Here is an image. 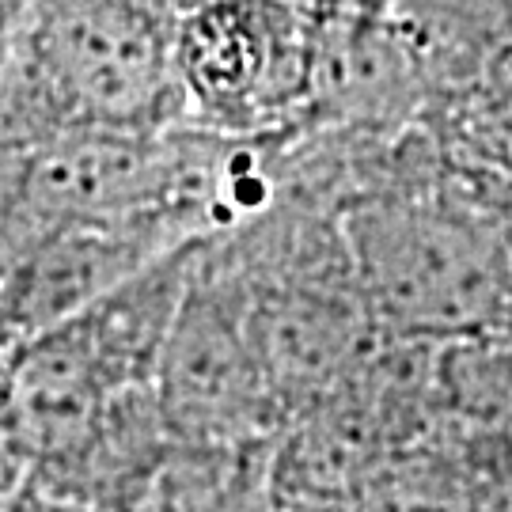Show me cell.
<instances>
[{
  "label": "cell",
  "mask_w": 512,
  "mask_h": 512,
  "mask_svg": "<svg viewBox=\"0 0 512 512\" xmlns=\"http://www.w3.org/2000/svg\"><path fill=\"white\" fill-rule=\"evenodd\" d=\"M175 46L145 0H35L0 73V148L171 129L186 99Z\"/></svg>",
  "instance_id": "cell-1"
},
{
  "label": "cell",
  "mask_w": 512,
  "mask_h": 512,
  "mask_svg": "<svg viewBox=\"0 0 512 512\" xmlns=\"http://www.w3.org/2000/svg\"><path fill=\"white\" fill-rule=\"evenodd\" d=\"M342 236L368 315L391 334L490 342L512 327V239L456 198H368Z\"/></svg>",
  "instance_id": "cell-2"
},
{
  "label": "cell",
  "mask_w": 512,
  "mask_h": 512,
  "mask_svg": "<svg viewBox=\"0 0 512 512\" xmlns=\"http://www.w3.org/2000/svg\"><path fill=\"white\" fill-rule=\"evenodd\" d=\"M175 57L186 99L220 137H266L311 103L315 35L285 0H205Z\"/></svg>",
  "instance_id": "cell-3"
},
{
  "label": "cell",
  "mask_w": 512,
  "mask_h": 512,
  "mask_svg": "<svg viewBox=\"0 0 512 512\" xmlns=\"http://www.w3.org/2000/svg\"><path fill=\"white\" fill-rule=\"evenodd\" d=\"M209 243L167 338L156 399L179 440L262 448L274 444L289 418L258 361L236 281L213 262Z\"/></svg>",
  "instance_id": "cell-4"
},
{
  "label": "cell",
  "mask_w": 512,
  "mask_h": 512,
  "mask_svg": "<svg viewBox=\"0 0 512 512\" xmlns=\"http://www.w3.org/2000/svg\"><path fill=\"white\" fill-rule=\"evenodd\" d=\"M262 448H213L167 437L152 456L122 482L107 512H228Z\"/></svg>",
  "instance_id": "cell-5"
},
{
  "label": "cell",
  "mask_w": 512,
  "mask_h": 512,
  "mask_svg": "<svg viewBox=\"0 0 512 512\" xmlns=\"http://www.w3.org/2000/svg\"><path fill=\"white\" fill-rule=\"evenodd\" d=\"M346 512H478L463 478L425 452H387L346 497Z\"/></svg>",
  "instance_id": "cell-6"
},
{
  "label": "cell",
  "mask_w": 512,
  "mask_h": 512,
  "mask_svg": "<svg viewBox=\"0 0 512 512\" xmlns=\"http://www.w3.org/2000/svg\"><path fill=\"white\" fill-rule=\"evenodd\" d=\"M0 512H99V509H84V505H73V501H57V497L42 494L35 482L27 478L19 490L0 497Z\"/></svg>",
  "instance_id": "cell-7"
},
{
  "label": "cell",
  "mask_w": 512,
  "mask_h": 512,
  "mask_svg": "<svg viewBox=\"0 0 512 512\" xmlns=\"http://www.w3.org/2000/svg\"><path fill=\"white\" fill-rule=\"evenodd\" d=\"M361 4H365L368 12H380V8H387V4H391V0H361Z\"/></svg>",
  "instance_id": "cell-8"
}]
</instances>
